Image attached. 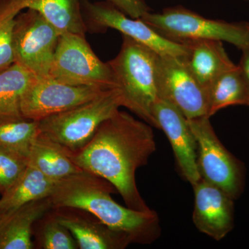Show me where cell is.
<instances>
[{"instance_id": "obj_23", "label": "cell", "mask_w": 249, "mask_h": 249, "mask_svg": "<svg viewBox=\"0 0 249 249\" xmlns=\"http://www.w3.org/2000/svg\"><path fill=\"white\" fill-rule=\"evenodd\" d=\"M30 0H0V71L15 62L14 32L16 18Z\"/></svg>"}, {"instance_id": "obj_12", "label": "cell", "mask_w": 249, "mask_h": 249, "mask_svg": "<svg viewBox=\"0 0 249 249\" xmlns=\"http://www.w3.org/2000/svg\"><path fill=\"white\" fill-rule=\"evenodd\" d=\"M157 128L169 141L178 172L192 186L201 179L197 166V145L188 119L171 103L159 100L152 111Z\"/></svg>"}, {"instance_id": "obj_21", "label": "cell", "mask_w": 249, "mask_h": 249, "mask_svg": "<svg viewBox=\"0 0 249 249\" xmlns=\"http://www.w3.org/2000/svg\"><path fill=\"white\" fill-rule=\"evenodd\" d=\"M211 118L217 111L232 106L249 107V94L238 65H234L221 73L208 90Z\"/></svg>"}, {"instance_id": "obj_1", "label": "cell", "mask_w": 249, "mask_h": 249, "mask_svg": "<svg viewBox=\"0 0 249 249\" xmlns=\"http://www.w3.org/2000/svg\"><path fill=\"white\" fill-rule=\"evenodd\" d=\"M156 150L152 126L119 109L100 124L85 147L67 151L80 169L110 183L127 207L145 212L151 209L139 193L136 173Z\"/></svg>"}, {"instance_id": "obj_10", "label": "cell", "mask_w": 249, "mask_h": 249, "mask_svg": "<svg viewBox=\"0 0 249 249\" xmlns=\"http://www.w3.org/2000/svg\"><path fill=\"white\" fill-rule=\"evenodd\" d=\"M160 99L175 106L187 119L207 116L209 96L183 57L159 55L157 61Z\"/></svg>"}, {"instance_id": "obj_27", "label": "cell", "mask_w": 249, "mask_h": 249, "mask_svg": "<svg viewBox=\"0 0 249 249\" xmlns=\"http://www.w3.org/2000/svg\"><path fill=\"white\" fill-rule=\"evenodd\" d=\"M242 56L238 67L245 80L249 94V46L242 49Z\"/></svg>"}, {"instance_id": "obj_26", "label": "cell", "mask_w": 249, "mask_h": 249, "mask_svg": "<svg viewBox=\"0 0 249 249\" xmlns=\"http://www.w3.org/2000/svg\"><path fill=\"white\" fill-rule=\"evenodd\" d=\"M132 18L138 19L150 11L145 0H107Z\"/></svg>"}, {"instance_id": "obj_20", "label": "cell", "mask_w": 249, "mask_h": 249, "mask_svg": "<svg viewBox=\"0 0 249 249\" xmlns=\"http://www.w3.org/2000/svg\"><path fill=\"white\" fill-rule=\"evenodd\" d=\"M36 76L16 62L0 71V121L24 118L23 96Z\"/></svg>"}, {"instance_id": "obj_8", "label": "cell", "mask_w": 249, "mask_h": 249, "mask_svg": "<svg viewBox=\"0 0 249 249\" xmlns=\"http://www.w3.org/2000/svg\"><path fill=\"white\" fill-rule=\"evenodd\" d=\"M27 9L16 19L15 62L37 76L48 77L60 34L40 13Z\"/></svg>"}, {"instance_id": "obj_7", "label": "cell", "mask_w": 249, "mask_h": 249, "mask_svg": "<svg viewBox=\"0 0 249 249\" xmlns=\"http://www.w3.org/2000/svg\"><path fill=\"white\" fill-rule=\"evenodd\" d=\"M48 77L73 86L117 89L108 62L100 60L85 36L78 34L60 35Z\"/></svg>"}, {"instance_id": "obj_11", "label": "cell", "mask_w": 249, "mask_h": 249, "mask_svg": "<svg viewBox=\"0 0 249 249\" xmlns=\"http://www.w3.org/2000/svg\"><path fill=\"white\" fill-rule=\"evenodd\" d=\"M106 91L36 76L23 96L21 111L24 119L39 121L92 101Z\"/></svg>"}, {"instance_id": "obj_24", "label": "cell", "mask_w": 249, "mask_h": 249, "mask_svg": "<svg viewBox=\"0 0 249 249\" xmlns=\"http://www.w3.org/2000/svg\"><path fill=\"white\" fill-rule=\"evenodd\" d=\"M38 222L41 225L37 235V242L40 249H79L70 231L55 217L53 209Z\"/></svg>"}, {"instance_id": "obj_14", "label": "cell", "mask_w": 249, "mask_h": 249, "mask_svg": "<svg viewBox=\"0 0 249 249\" xmlns=\"http://www.w3.org/2000/svg\"><path fill=\"white\" fill-rule=\"evenodd\" d=\"M62 225L70 231L80 249H124L131 245L128 237L114 230L82 210L53 209Z\"/></svg>"}, {"instance_id": "obj_28", "label": "cell", "mask_w": 249, "mask_h": 249, "mask_svg": "<svg viewBox=\"0 0 249 249\" xmlns=\"http://www.w3.org/2000/svg\"><path fill=\"white\" fill-rule=\"evenodd\" d=\"M246 23V26H247V29H248V31L249 33V22H245Z\"/></svg>"}, {"instance_id": "obj_2", "label": "cell", "mask_w": 249, "mask_h": 249, "mask_svg": "<svg viewBox=\"0 0 249 249\" xmlns=\"http://www.w3.org/2000/svg\"><path fill=\"white\" fill-rule=\"evenodd\" d=\"M116 191L104 178L83 171L56 181L49 196L53 209L82 210L107 227L123 232L132 244L150 245L161 235L160 219L153 210L124 207L111 197ZM117 192V191H116Z\"/></svg>"}, {"instance_id": "obj_19", "label": "cell", "mask_w": 249, "mask_h": 249, "mask_svg": "<svg viewBox=\"0 0 249 249\" xmlns=\"http://www.w3.org/2000/svg\"><path fill=\"white\" fill-rule=\"evenodd\" d=\"M27 9L40 13L60 35L74 34L85 36L88 31L81 0H30Z\"/></svg>"}, {"instance_id": "obj_9", "label": "cell", "mask_w": 249, "mask_h": 249, "mask_svg": "<svg viewBox=\"0 0 249 249\" xmlns=\"http://www.w3.org/2000/svg\"><path fill=\"white\" fill-rule=\"evenodd\" d=\"M81 4L88 31L101 32L115 29L160 55L183 57L186 53L183 44L165 38L140 18L129 17L109 1L91 3L89 0H81Z\"/></svg>"}, {"instance_id": "obj_30", "label": "cell", "mask_w": 249, "mask_h": 249, "mask_svg": "<svg viewBox=\"0 0 249 249\" xmlns=\"http://www.w3.org/2000/svg\"><path fill=\"white\" fill-rule=\"evenodd\" d=\"M245 1H249V0H245Z\"/></svg>"}, {"instance_id": "obj_5", "label": "cell", "mask_w": 249, "mask_h": 249, "mask_svg": "<svg viewBox=\"0 0 249 249\" xmlns=\"http://www.w3.org/2000/svg\"><path fill=\"white\" fill-rule=\"evenodd\" d=\"M121 107L119 90H107L92 101L39 121V132L69 151H78L92 139L100 124Z\"/></svg>"}, {"instance_id": "obj_15", "label": "cell", "mask_w": 249, "mask_h": 249, "mask_svg": "<svg viewBox=\"0 0 249 249\" xmlns=\"http://www.w3.org/2000/svg\"><path fill=\"white\" fill-rule=\"evenodd\" d=\"M186 47L183 57L201 86L207 91L221 73L233 66L222 42L213 40H193L181 42Z\"/></svg>"}, {"instance_id": "obj_29", "label": "cell", "mask_w": 249, "mask_h": 249, "mask_svg": "<svg viewBox=\"0 0 249 249\" xmlns=\"http://www.w3.org/2000/svg\"><path fill=\"white\" fill-rule=\"evenodd\" d=\"M1 219H2V217H1V215H0V222H1Z\"/></svg>"}, {"instance_id": "obj_4", "label": "cell", "mask_w": 249, "mask_h": 249, "mask_svg": "<svg viewBox=\"0 0 249 249\" xmlns=\"http://www.w3.org/2000/svg\"><path fill=\"white\" fill-rule=\"evenodd\" d=\"M140 19L165 38L178 43L193 40H219L240 50L249 46L245 22L209 19L181 6L165 8L160 13L149 11Z\"/></svg>"}, {"instance_id": "obj_6", "label": "cell", "mask_w": 249, "mask_h": 249, "mask_svg": "<svg viewBox=\"0 0 249 249\" xmlns=\"http://www.w3.org/2000/svg\"><path fill=\"white\" fill-rule=\"evenodd\" d=\"M204 116L188 119L197 145V166L201 178L225 192L234 200L245 188V164L224 147Z\"/></svg>"}, {"instance_id": "obj_25", "label": "cell", "mask_w": 249, "mask_h": 249, "mask_svg": "<svg viewBox=\"0 0 249 249\" xmlns=\"http://www.w3.org/2000/svg\"><path fill=\"white\" fill-rule=\"evenodd\" d=\"M27 166L26 157L0 148V193L2 194L12 186Z\"/></svg>"}, {"instance_id": "obj_22", "label": "cell", "mask_w": 249, "mask_h": 249, "mask_svg": "<svg viewBox=\"0 0 249 249\" xmlns=\"http://www.w3.org/2000/svg\"><path fill=\"white\" fill-rule=\"evenodd\" d=\"M39 134V122L19 119L0 121V148L27 158Z\"/></svg>"}, {"instance_id": "obj_18", "label": "cell", "mask_w": 249, "mask_h": 249, "mask_svg": "<svg viewBox=\"0 0 249 249\" xmlns=\"http://www.w3.org/2000/svg\"><path fill=\"white\" fill-rule=\"evenodd\" d=\"M28 165L55 181L83 171L72 161L65 147L40 132L31 147Z\"/></svg>"}, {"instance_id": "obj_16", "label": "cell", "mask_w": 249, "mask_h": 249, "mask_svg": "<svg viewBox=\"0 0 249 249\" xmlns=\"http://www.w3.org/2000/svg\"><path fill=\"white\" fill-rule=\"evenodd\" d=\"M53 209L49 197L24 205L0 222V249H34V225Z\"/></svg>"}, {"instance_id": "obj_3", "label": "cell", "mask_w": 249, "mask_h": 249, "mask_svg": "<svg viewBox=\"0 0 249 249\" xmlns=\"http://www.w3.org/2000/svg\"><path fill=\"white\" fill-rule=\"evenodd\" d=\"M158 56V53L146 46L123 36L120 52L108 62L120 91L122 107L156 128L152 111L160 99Z\"/></svg>"}, {"instance_id": "obj_17", "label": "cell", "mask_w": 249, "mask_h": 249, "mask_svg": "<svg viewBox=\"0 0 249 249\" xmlns=\"http://www.w3.org/2000/svg\"><path fill=\"white\" fill-rule=\"evenodd\" d=\"M55 183L56 181L28 165L16 182L1 194L0 215L5 217L29 203L49 197Z\"/></svg>"}, {"instance_id": "obj_13", "label": "cell", "mask_w": 249, "mask_h": 249, "mask_svg": "<svg viewBox=\"0 0 249 249\" xmlns=\"http://www.w3.org/2000/svg\"><path fill=\"white\" fill-rule=\"evenodd\" d=\"M193 188L194 225L213 240H223L235 225V200L219 187L201 178Z\"/></svg>"}]
</instances>
